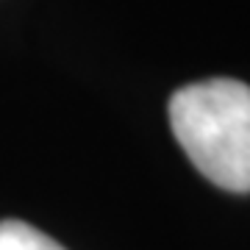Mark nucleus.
<instances>
[{
    "label": "nucleus",
    "mask_w": 250,
    "mask_h": 250,
    "mask_svg": "<svg viewBox=\"0 0 250 250\" xmlns=\"http://www.w3.org/2000/svg\"><path fill=\"white\" fill-rule=\"evenodd\" d=\"M172 134L200 175L228 192H250V86L197 81L170 100Z\"/></svg>",
    "instance_id": "f257e3e1"
},
{
    "label": "nucleus",
    "mask_w": 250,
    "mask_h": 250,
    "mask_svg": "<svg viewBox=\"0 0 250 250\" xmlns=\"http://www.w3.org/2000/svg\"><path fill=\"white\" fill-rule=\"evenodd\" d=\"M0 250H64L47 233L36 231L34 225L20 220H3L0 223Z\"/></svg>",
    "instance_id": "f03ea898"
}]
</instances>
